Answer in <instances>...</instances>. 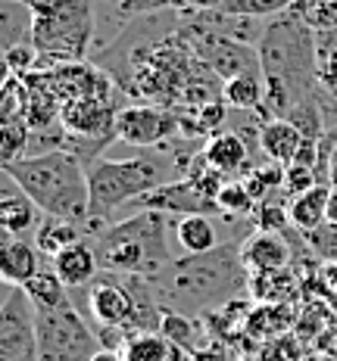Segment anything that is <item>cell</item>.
<instances>
[{
  "label": "cell",
  "mask_w": 337,
  "mask_h": 361,
  "mask_svg": "<svg viewBox=\"0 0 337 361\" xmlns=\"http://www.w3.org/2000/svg\"><path fill=\"white\" fill-rule=\"evenodd\" d=\"M150 287L169 312L206 318L250 293V271L241 259V243H219L209 252L172 259L150 277Z\"/></svg>",
  "instance_id": "obj_1"
},
{
  "label": "cell",
  "mask_w": 337,
  "mask_h": 361,
  "mask_svg": "<svg viewBox=\"0 0 337 361\" xmlns=\"http://www.w3.org/2000/svg\"><path fill=\"white\" fill-rule=\"evenodd\" d=\"M259 69L268 118H288L303 103H319V32L294 13H281L259 35Z\"/></svg>",
  "instance_id": "obj_2"
},
{
  "label": "cell",
  "mask_w": 337,
  "mask_h": 361,
  "mask_svg": "<svg viewBox=\"0 0 337 361\" xmlns=\"http://www.w3.org/2000/svg\"><path fill=\"white\" fill-rule=\"evenodd\" d=\"M197 159L200 156L175 159L172 147H162V153L131 156V159H97L88 169V187H91V209H88L85 221L88 237L112 224V218L122 206L138 202L162 184L182 180L184 171H191Z\"/></svg>",
  "instance_id": "obj_3"
},
{
  "label": "cell",
  "mask_w": 337,
  "mask_h": 361,
  "mask_svg": "<svg viewBox=\"0 0 337 361\" xmlns=\"http://www.w3.org/2000/svg\"><path fill=\"white\" fill-rule=\"evenodd\" d=\"M22 187L28 200L41 209V215H59L72 221H88L91 209V187H88V165L66 149H44L13 159L4 165Z\"/></svg>",
  "instance_id": "obj_4"
},
{
  "label": "cell",
  "mask_w": 337,
  "mask_h": 361,
  "mask_svg": "<svg viewBox=\"0 0 337 361\" xmlns=\"http://www.w3.org/2000/svg\"><path fill=\"white\" fill-rule=\"evenodd\" d=\"M169 215L156 209H141L129 218L107 224L97 231L91 240L103 271H119V274H141L153 277L160 268H166L172 255L169 237Z\"/></svg>",
  "instance_id": "obj_5"
},
{
  "label": "cell",
  "mask_w": 337,
  "mask_h": 361,
  "mask_svg": "<svg viewBox=\"0 0 337 361\" xmlns=\"http://www.w3.org/2000/svg\"><path fill=\"white\" fill-rule=\"evenodd\" d=\"M94 37L88 0H32V44L57 63H78Z\"/></svg>",
  "instance_id": "obj_6"
},
{
  "label": "cell",
  "mask_w": 337,
  "mask_h": 361,
  "mask_svg": "<svg viewBox=\"0 0 337 361\" xmlns=\"http://www.w3.org/2000/svg\"><path fill=\"white\" fill-rule=\"evenodd\" d=\"M100 336L75 312L72 299L37 312V361H94Z\"/></svg>",
  "instance_id": "obj_7"
},
{
  "label": "cell",
  "mask_w": 337,
  "mask_h": 361,
  "mask_svg": "<svg viewBox=\"0 0 337 361\" xmlns=\"http://www.w3.org/2000/svg\"><path fill=\"white\" fill-rule=\"evenodd\" d=\"M0 361H37V308L25 287L13 283L0 305Z\"/></svg>",
  "instance_id": "obj_8"
},
{
  "label": "cell",
  "mask_w": 337,
  "mask_h": 361,
  "mask_svg": "<svg viewBox=\"0 0 337 361\" xmlns=\"http://www.w3.org/2000/svg\"><path fill=\"white\" fill-rule=\"evenodd\" d=\"M182 134V116L162 106H122L116 116V140L131 147H162Z\"/></svg>",
  "instance_id": "obj_9"
},
{
  "label": "cell",
  "mask_w": 337,
  "mask_h": 361,
  "mask_svg": "<svg viewBox=\"0 0 337 361\" xmlns=\"http://www.w3.org/2000/svg\"><path fill=\"white\" fill-rule=\"evenodd\" d=\"M134 206L156 209V212H166V215H215V218L222 215L219 200H213L209 193L200 190L194 178H182V180L156 187L153 193L141 197Z\"/></svg>",
  "instance_id": "obj_10"
},
{
  "label": "cell",
  "mask_w": 337,
  "mask_h": 361,
  "mask_svg": "<svg viewBox=\"0 0 337 361\" xmlns=\"http://www.w3.org/2000/svg\"><path fill=\"white\" fill-rule=\"evenodd\" d=\"M294 231V228H290ZM290 231L278 234V231H253L241 240V259L250 274H272V271H284L290 265Z\"/></svg>",
  "instance_id": "obj_11"
},
{
  "label": "cell",
  "mask_w": 337,
  "mask_h": 361,
  "mask_svg": "<svg viewBox=\"0 0 337 361\" xmlns=\"http://www.w3.org/2000/svg\"><path fill=\"white\" fill-rule=\"evenodd\" d=\"M319 85L316 97L325 128H337V28L334 32H319Z\"/></svg>",
  "instance_id": "obj_12"
},
{
  "label": "cell",
  "mask_w": 337,
  "mask_h": 361,
  "mask_svg": "<svg viewBox=\"0 0 337 361\" xmlns=\"http://www.w3.org/2000/svg\"><path fill=\"white\" fill-rule=\"evenodd\" d=\"M41 250L35 240L25 237H6L4 234V250H0V274L13 287H25L28 281L41 271Z\"/></svg>",
  "instance_id": "obj_13"
},
{
  "label": "cell",
  "mask_w": 337,
  "mask_h": 361,
  "mask_svg": "<svg viewBox=\"0 0 337 361\" xmlns=\"http://www.w3.org/2000/svg\"><path fill=\"white\" fill-rule=\"evenodd\" d=\"M41 209L22 193V187L10 175L4 178V197H0V224L6 237H25L28 231H37Z\"/></svg>",
  "instance_id": "obj_14"
},
{
  "label": "cell",
  "mask_w": 337,
  "mask_h": 361,
  "mask_svg": "<svg viewBox=\"0 0 337 361\" xmlns=\"http://www.w3.org/2000/svg\"><path fill=\"white\" fill-rule=\"evenodd\" d=\"M300 147H303V131L288 122V118H268L259 122V149L268 162L275 165H294Z\"/></svg>",
  "instance_id": "obj_15"
},
{
  "label": "cell",
  "mask_w": 337,
  "mask_h": 361,
  "mask_svg": "<svg viewBox=\"0 0 337 361\" xmlns=\"http://www.w3.org/2000/svg\"><path fill=\"white\" fill-rule=\"evenodd\" d=\"M54 271L59 274V281L66 287H91L94 277L100 274V259H97L91 240H81V243L69 246V250L54 255Z\"/></svg>",
  "instance_id": "obj_16"
},
{
  "label": "cell",
  "mask_w": 337,
  "mask_h": 361,
  "mask_svg": "<svg viewBox=\"0 0 337 361\" xmlns=\"http://www.w3.org/2000/svg\"><path fill=\"white\" fill-rule=\"evenodd\" d=\"M122 361H191V352L162 336L160 330H141L125 340Z\"/></svg>",
  "instance_id": "obj_17"
},
{
  "label": "cell",
  "mask_w": 337,
  "mask_h": 361,
  "mask_svg": "<svg viewBox=\"0 0 337 361\" xmlns=\"http://www.w3.org/2000/svg\"><path fill=\"white\" fill-rule=\"evenodd\" d=\"M247 159H250L247 144L241 134H235V131L213 134L203 147V162L209 169L219 171V175H241V171L247 175Z\"/></svg>",
  "instance_id": "obj_18"
},
{
  "label": "cell",
  "mask_w": 337,
  "mask_h": 361,
  "mask_svg": "<svg viewBox=\"0 0 337 361\" xmlns=\"http://www.w3.org/2000/svg\"><path fill=\"white\" fill-rule=\"evenodd\" d=\"M222 100L235 109L244 112H256L259 122H268V112H266V81H262V69L253 72H241L235 78L225 81L222 87Z\"/></svg>",
  "instance_id": "obj_19"
},
{
  "label": "cell",
  "mask_w": 337,
  "mask_h": 361,
  "mask_svg": "<svg viewBox=\"0 0 337 361\" xmlns=\"http://www.w3.org/2000/svg\"><path fill=\"white\" fill-rule=\"evenodd\" d=\"M88 240L85 221H72V218H59V215H41V224L35 231V243L44 255L54 259L57 252L69 250V246Z\"/></svg>",
  "instance_id": "obj_20"
},
{
  "label": "cell",
  "mask_w": 337,
  "mask_h": 361,
  "mask_svg": "<svg viewBox=\"0 0 337 361\" xmlns=\"http://www.w3.org/2000/svg\"><path fill=\"white\" fill-rule=\"evenodd\" d=\"M213 218L215 215H182L178 218V224H175L178 250L187 252V255H200V252L215 250L222 240H219V228H215Z\"/></svg>",
  "instance_id": "obj_21"
},
{
  "label": "cell",
  "mask_w": 337,
  "mask_h": 361,
  "mask_svg": "<svg viewBox=\"0 0 337 361\" xmlns=\"http://www.w3.org/2000/svg\"><path fill=\"white\" fill-rule=\"evenodd\" d=\"M328 200H331V184H316L290 200V224H294V231L306 234V231H316L319 224H325Z\"/></svg>",
  "instance_id": "obj_22"
},
{
  "label": "cell",
  "mask_w": 337,
  "mask_h": 361,
  "mask_svg": "<svg viewBox=\"0 0 337 361\" xmlns=\"http://www.w3.org/2000/svg\"><path fill=\"white\" fill-rule=\"evenodd\" d=\"M0 41L4 50L32 41V6L19 0H0Z\"/></svg>",
  "instance_id": "obj_23"
},
{
  "label": "cell",
  "mask_w": 337,
  "mask_h": 361,
  "mask_svg": "<svg viewBox=\"0 0 337 361\" xmlns=\"http://www.w3.org/2000/svg\"><path fill=\"white\" fill-rule=\"evenodd\" d=\"M28 299L35 302L37 312H47V308H57L63 302H69V287L59 281V274L54 268H41L32 281L25 283Z\"/></svg>",
  "instance_id": "obj_24"
},
{
  "label": "cell",
  "mask_w": 337,
  "mask_h": 361,
  "mask_svg": "<svg viewBox=\"0 0 337 361\" xmlns=\"http://www.w3.org/2000/svg\"><path fill=\"white\" fill-rule=\"evenodd\" d=\"M160 334L169 336L172 343L182 345V349H187V352H197L200 349V340H203V327L197 324V318H191V314H182V312H169V308H162Z\"/></svg>",
  "instance_id": "obj_25"
},
{
  "label": "cell",
  "mask_w": 337,
  "mask_h": 361,
  "mask_svg": "<svg viewBox=\"0 0 337 361\" xmlns=\"http://www.w3.org/2000/svg\"><path fill=\"white\" fill-rule=\"evenodd\" d=\"M288 13L306 22L312 32H334L337 28V0H294Z\"/></svg>",
  "instance_id": "obj_26"
},
{
  "label": "cell",
  "mask_w": 337,
  "mask_h": 361,
  "mask_svg": "<svg viewBox=\"0 0 337 361\" xmlns=\"http://www.w3.org/2000/svg\"><path fill=\"white\" fill-rule=\"evenodd\" d=\"M253 224L256 231H278V234H288L294 224H290V200L288 197H266L259 200L256 212H253Z\"/></svg>",
  "instance_id": "obj_27"
},
{
  "label": "cell",
  "mask_w": 337,
  "mask_h": 361,
  "mask_svg": "<svg viewBox=\"0 0 337 361\" xmlns=\"http://www.w3.org/2000/svg\"><path fill=\"white\" fill-rule=\"evenodd\" d=\"M215 200H219L222 215H231V218H247V215L256 212V206H259V202L253 200V193L247 190L244 178L225 180L222 190H219V197H215Z\"/></svg>",
  "instance_id": "obj_28"
},
{
  "label": "cell",
  "mask_w": 337,
  "mask_h": 361,
  "mask_svg": "<svg viewBox=\"0 0 337 361\" xmlns=\"http://www.w3.org/2000/svg\"><path fill=\"white\" fill-rule=\"evenodd\" d=\"M294 0H228L222 13L228 16H247V19H275L290 10Z\"/></svg>",
  "instance_id": "obj_29"
},
{
  "label": "cell",
  "mask_w": 337,
  "mask_h": 361,
  "mask_svg": "<svg viewBox=\"0 0 337 361\" xmlns=\"http://www.w3.org/2000/svg\"><path fill=\"white\" fill-rule=\"evenodd\" d=\"M300 237H303L306 250L316 255L319 262H337V224L334 221L319 224L316 231H306Z\"/></svg>",
  "instance_id": "obj_30"
},
{
  "label": "cell",
  "mask_w": 337,
  "mask_h": 361,
  "mask_svg": "<svg viewBox=\"0 0 337 361\" xmlns=\"http://www.w3.org/2000/svg\"><path fill=\"white\" fill-rule=\"evenodd\" d=\"M37 56H41V54L35 50L32 41L16 44V47L4 50V63H6V72H10V78H25L28 72H35Z\"/></svg>",
  "instance_id": "obj_31"
},
{
  "label": "cell",
  "mask_w": 337,
  "mask_h": 361,
  "mask_svg": "<svg viewBox=\"0 0 337 361\" xmlns=\"http://www.w3.org/2000/svg\"><path fill=\"white\" fill-rule=\"evenodd\" d=\"M191 361H237V358L231 355L225 345L209 343V345H200L197 352H191Z\"/></svg>",
  "instance_id": "obj_32"
},
{
  "label": "cell",
  "mask_w": 337,
  "mask_h": 361,
  "mask_svg": "<svg viewBox=\"0 0 337 361\" xmlns=\"http://www.w3.org/2000/svg\"><path fill=\"white\" fill-rule=\"evenodd\" d=\"M319 281L328 293L337 296V262H319Z\"/></svg>",
  "instance_id": "obj_33"
},
{
  "label": "cell",
  "mask_w": 337,
  "mask_h": 361,
  "mask_svg": "<svg viewBox=\"0 0 337 361\" xmlns=\"http://www.w3.org/2000/svg\"><path fill=\"white\" fill-rule=\"evenodd\" d=\"M228 4V0H182V6L194 13H213V10H222V6Z\"/></svg>",
  "instance_id": "obj_34"
},
{
  "label": "cell",
  "mask_w": 337,
  "mask_h": 361,
  "mask_svg": "<svg viewBox=\"0 0 337 361\" xmlns=\"http://www.w3.org/2000/svg\"><path fill=\"white\" fill-rule=\"evenodd\" d=\"M94 361H122V352L119 349H100L94 355Z\"/></svg>",
  "instance_id": "obj_35"
},
{
  "label": "cell",
  "mask_w": 337,
  "mask_h": 361,
  "mask_svg": "<svg viewBox=\"0 0 337 361\" xmlns=\"http://www.w3.org/2000/svg\"><path fill=\"white\" fill-rule=\"evenodd\" d=\"M328 221L337 224V187H331V200H328Z\"/></svg>",
  "instance_id": "obj_36"
},
{
  "label": "cell",
  "mask_w": 337,
  "mask_h": 361,
  "mask_svg": "<svg viewBox=\"0 0 337 361\" xmlns=\"http://www.w3.org/2000/svg\"><path fill=\"white\" fill-rule=\"evenodd\" d=\"M19 4H25V6H32V0H19Z\"/></svg>",
  "instance_id": "obj_37"
},
{
  "label": "cell",
  "mask_w": 337,
  "mask_h": 361,
  "mask_svg": "<svg viewBox=\"0 0 337 361\" xmlns=\"http://www.w3.org/2000/svg\"><path fill=\"white\" fill-rule=\"evenodd\" d=\"M334 336H337V330H334Z\"/></svg>",
  "instance_id": "obj_38"
}]
</instances>
